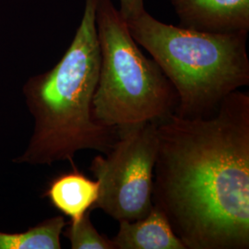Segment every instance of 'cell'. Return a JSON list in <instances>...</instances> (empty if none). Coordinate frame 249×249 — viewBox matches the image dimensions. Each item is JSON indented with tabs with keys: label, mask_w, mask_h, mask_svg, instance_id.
<instances>
[{
	"label": "cell",
	"mask_w": 249,
	"mask_h": 249,
	"mask_svg": "<svg viewBox=\"0 0 249 249\" xmlns=\"http://www.w3.org/2000/svg\"><path fill=\"white\" fill-rule=\"evenodd\" d=\"M152 202L186 249H249V94L157 123Z\"/></svg>",
	"instance_id": "cell-1"
},
{
	"label": "cell",
	"mask_w": 249,
	"mask_h": 249,
	"mask_svg": "<svg viewBox=\"0 0 249 249\" xmlns=\"http://www.w3.org/2000/svg\"><path fill=\"white\" fill-rule=\"evenodd\" d=\"M97 0H85L71 44L52 70L30 78L23 87L35 130L17 163L51 165L70 160L78 151L107 154L117 139L115 127L92 117V100L101 65L95 12Z\"/></svg>",
	"instance_id": "cell-2"
},
{
	"label": "cell",
	"mask_w": 249,
	"mask_h": 249,
	"mask_svg": "<svg viewBox=\"0 0 249 249\" xmlns=\"http://www.w3.org/2000/svg\"><path fill=\"white\" fill-rule=\"evenodd\" d=\"M178 95L175 114L207 117L231 92L249 85L248 35L213 34L166 24L145 10L125 21Z\"/></svg>",
	"instance_id": "cell-3"
},
{
	"label": "cell",
	"mask_w": 249,
	"mask_h": 249,
	"mask_svg": "<svg viewBox=\"0 0 249 249\" xmlns=\"http://www.w3.org/2000/svg\"><path fill=\"white\" fill-rule=\"evenodd\" d=\"M101 65L92 117L104 126L159 123L175 113L178 95L158 64L134 41L113 0H97Z\"/></svg>",
	"instance_id": "cell-4"
},
{
	"label": "cell",
	"mask_w": 249,
	"mask_h": 249,
	"mask_svg": "<svg viewBox=\"0 0 249 249\" xmlns=\"http://www.w3.org/2000/svg\"><path fill=\"white\" fill-rule=\"evenodd\" d=\"M117 139L107 154H99L89 171L98 181L94 209L116 221L146 217L153 206V171L158 149L157 123L116 127Z\"/></svg>",
	"instance_id": "cell-5"
},
{
	"label": "cell",
	"mask_w": 249,
	"mask_h": 249,
	"mask_svg": "<svg viewBox=\"0 0 249 249\" xmlns=\"http://www.w3.org/2000/svg\"><path fill=\"white\" fill-rule=\"evenodd\" d=\"M179 26L213 34L249 32V0H168Z\"/></svg>",
	"instance_id": "cell-6"
},
{
	"label": "cell",
	"mask_w": 249,
	"mask_h": 249,
	"mask_svg": "<svg viewBox=\"0 0 249 249\" xmlns=\"http://www.w3.org/2000/svg\"><path fill=\"white\" fill-rule=\"evenodd\" d=\"M112 240L116 249H186L165 214L154 204L142 219L119 221V229Z\"/></svg>",
	"instance_id": "cell-7"
},
{
	"label": "cell",
	"mask_w": 249,
	"mask_h": 249,
	"mask_svg": "<svg viewBox=\"0 0 249 249\" xmlns=\"http://www.w3.org/2000/svg\"><path fill=\"white\" fill-rule=\"evenodd\" d=\"M44 196L71 222H77L93 210L98 199V181L89 179L73 163L72 171L51 180Z\"/></svg>",
	"instance_id": "cell-8"
},
{
	"label": "cell",
	"mask_w": 249,
	"mask_h": 249,
	"mask_svg": "<svg viewBox=\"0 0 249 249\" xmlns=\"http://www.w3.org/2000/svg\"><path fill=\"white\" fill-rule=\"evenodd\" d=\"M67 223L64 216H55L24 232L0 231V249H60V235Z\"/></svg>",
	"instance_id": "cell-9"
},
{
	"label": "cell",
	"mask_w": 249,
	"mask_h": 249,
	"mask_svg": "<svg viewBox=\"0 0 249 249\" xmlns=\"http://www.w3.org/2000/svg\"><path fill=\"white\" fill-rule=\"evenodd\" d=\"M62 233L71 242L72 249H116L112 239L95 229L90 221V212L77 222H70Z\"/></svg>",
	"instance_id": "cell-10"
},
{
	"label": "cell",
	"mask_w": 249,
	"mask_h": 249,
	"mask_svg": "<svg viewBox=\"0 0 249 249\" xmlns=\"http://www.w3.org/2000/svg\"><path fill=\"white\" fill-rule=\"evenodd\" d=\"M118 10L125 21L138 18L146 10L144 0H117Z\"/></svg>",
	"instance_id": "cell-11"
}]
</instances>
